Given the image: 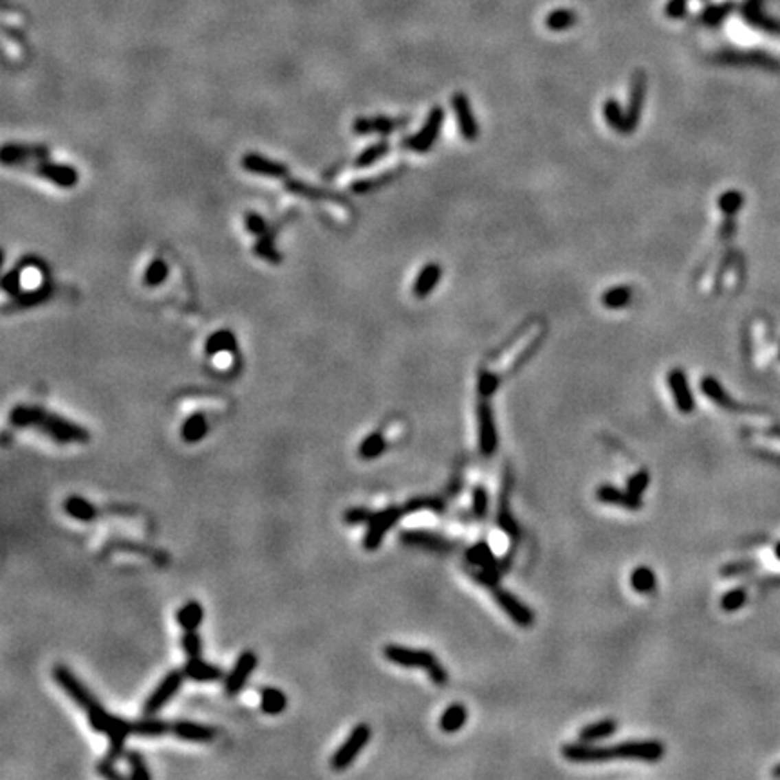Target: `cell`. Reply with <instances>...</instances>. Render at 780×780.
I'll return each mask as SVG.
<instances>
[{
	"mask_svg": "<svg viewBox=\"0 0 780 780\" xmlns=\"http://www.w3.org/2000/svg\"><path fill=\"white\" fill-rule=\"evenodd\" d=\"M255 253H257L258 257L264 258V260L271 262V264H278V262H280V255H278V252H276L275 246H273V241L271 237H269V233L258 237L257 244H255Z\"/></svg>",
	"mask_w": 780,
	"mask_h": 780,
	"instance_id": "cell-45",
	"label": "cell"
},
{
	"mask_svg": "<svg viewBox=\"0 0 780 780\" xmlns=\"http://www.w3.org/2000/svg\"><path fill=\"white\" fill-rule=\"evenodd\" d=\"M34 174L40 175L47 179L49 183L62 186V188H73L78 183V170L73 166L67 165H58V163H51V161L42 159L38 165L34 166Z\"/></svg>",
	"mask_w": 780,
	"mask_h": 780,
	"instance_id": "cell-13",
	"label": "cell"
},
{
	"mask_svg": "<svg viewBox=\"0 0 780 780\" xmlns=\"http://www.w3.org/2000/svg\"><path fill=\"white\" fill-rule=\"evenodd\" d=\"M577 24V15L569 10H555L546 16V27L551 31H566Z\"/></svg>",
	"mask_w": 780,
	"mask_h": 780,
	"instance_id": "cell-40",
	"label": "cell"
},
{
	"mask_svg": "<svg viewBox=\"0 0 780 780\" xmlns=\"http://www.w3.org/2000/svg\"><path fill=\"white\" fill-rule=\"evenodd\" d=\"M597 499L603 504H614L620 506L623 509H630V511H638L643 508V500L641 495H636L632 491H623L620 488L611 484H603L597 490Z\"/></svg>",
	"mask_w": 780,
	"mask_h": 780,
	"instance_id": "cell-16",
	"label": "cell"
},
{
	"mask_svg": "<svg viewBox=\"0 0 780 780\" xmlns=\"http://www.w3.org/2000/svg\"><path fill=\"white\" fill-rule=\"evenodd\" d=\"M499 526L502 531H506V535H509V537H517L519 535V526H517V522H515V519L511 517V513H509L508 509V502H504V497H502V500H500V509H499Z\"/></svg>",
	"mask_w": 780,
	"mask_h": 780,
	"instance_id": "cell-48",
	"label": "cell"
},
{
	"mask_svg": "<svg viewBox=\"0 0 780 780\" xmlns=\"http://www.w3.org/2000/svg\"><path fill=\"white\" fill-rule=\"evenodd\" d=\"M287 708L286 693L275 687H266L260 690V710L266 715H278Z\"/></svg>",
	"mask_w": 780,
	"mask_h": 780,
	"instance_id": "cell-30",
	"label": "cell"
},
{
	"mask_svg": "<svg viewBox=\"0 0 780 780\" xmlns=\"http://www.w3.org/2000/svg\"><path fill=\"white\" fill-rule=\"evenodd\" d=\"M22 278H24V275L20 271L8 273V275L4 276V280H2V286H4L5 293H10V295L19 293L20 286H22Z\"/></svg>",
	"mask_w": 780,
	"mask_h": 780,
	"instance_id": "cell-54",
	"label": "cell"
},
{
	"mask_svg": "<svg viewBox=\"0 0 780 780\" xmlns=\"http://www.w3.org/2000/svg\"><path fill=\"white\" fill-rule=\"evenodd\" d=\"M388 152V145L385 143V141H381V143H376V145H370L368 148H365L361 154L356 157V166H359V168H365V166H370L374 165L376 161H379L383 157V155L387 154Z\"/></svg>",
	"mask_w": 780,
	"mask_h": 780,
	"instance_id": "cell-43",
	"label": "cell"
},
{
	"mask_svg": "<svg viewBox=\"0 0 780 780\" xmlns=\"http://www.w3.org/2000/svg\"><path fill=\"white\" fill-rule=\"evenodd\" d=\"M452 103H454V111H456L457 125H459L460 136L465 137V140H468V141L477 140V136H479V125H477V122H475L473 112H471L468 98L459 92V94H456V96L452 98Z\"/></svg>",
	"mask_w": 780,
	"mask_h": 780,
	"instance_id": "cell-19",
	"label": "cell"
},
{
	"mask_svg": "<svg viewBox=\"0 0 780 780\" xmlns=\"http://www.w3.org/2000/svg\"><path fill=\"white\" fill-rule=\"evenodd\" d=\"M687 5H689V0H670L665 11L669 16H681L687 11Z\"/></svg>",
	"mask_w": 780,
	"mask_h": 780,
	"instance_id": "cell-56",
	"label": "cell"
},
{
	"mask_svg": "<svg viewBox=\"0 0 780 780\" xmlns=\"http://www.w3.org/2000/svg\"><path fill=\"white\" fill-rule=\"evenodd\" d=\"M775 555H777V558H780V544L775 548Z\"/></svg>",
	"mask_w": 780,
	"mask_h": 780,
	"instance_id": "cell-58",
	"label": "cell"
},
{
	"mask_svg": "<svg viewBox=\"0 0 780 780\" xmlns=\"http://www.w3.org/2000/svg\"><path fill=\"white\" fill-rule=\"evenodd\" d=\"M403 515H405V508H398V506H390V508H385L381 511H376L372 515V519L368 520L367 524V533L364 537V548L367 551H376L381 546L383 538H385L388 529L394 528Z\"/></svg>",
	"mask_w": 780,
	"mask_h": 780,
	"instance_id": "cell-6",
	"label": "cell"
},
{
	"mask_svg": "<svg viewBox=\"0 0 780 780\" xmlns=\"http://www.w3.org/2000/svg\"><path fill=\"white\" fill-rule=\"evenodd\" d=\"M649 484H650V475L645 470L630 475L629 479H627V490L632 491V493L636 495L643 493V491L649 488Z\"/></svg>",
	"mask_w": 780,
	"mask_h": 780,
	"instance_id": "cell-51",
	"label": "cell"
},
{
	"mask_svg": "<svg viewBox=\"0 0 780 780\" xmlns=\"http://www.w3.org/2000/svg\"><path fill=\"white\" fill-rule=\"evenodd\" d=\"M773 775H777V777L780 775V766H779V768H775V771H773Z\"/></svg>",
	"mask_w": 780,
	"mask_h": 780,
	"instance_id": "cell-59",
	"label": "cell"
},
{
	"mask_svg": "<svg viewBox=\"0 0 780 780\" xmlns=\"http://www.w3.org/2000/svg\"><path fill=\"white\" fill-rule=\"evenodd\" d=\"M10 423L16 428H34L58 445L87 443L91 439L87 428L80 427L58 414L47 412L40 407L19 405L10 412Z\"/></svg>",
	"mask_w": 780,
	"mask_h": 780,
	"instance_id": "cell-1",
	"label": "cell"
},
{
	"mask_svg": "<svg viewBox=\"0 0 780 780\" xmlns=\"http://www.w3.org/2000/svg\"><path fill=\"white\" fill-rule=\"evenodd\" d=\"M499 387V376L491 370H482L479 376V394L482 398H491Z\"/></svg>",
	"mask_w": 780,
	"mask_h": 780,
	"instance_id": "cell-49",
	"label": "cell"
},
{
	"mask_svg": "<svg viewBox=\"0 0 780 780\" xmlns=\"http://www.w3.org/2000/svg\"><path fill=\"white\" fill-rule=\"evenodd\" d=\"M387 450V441L381 432H372L358 446V456L365 460H372Z\"/></svg>",
	"mask_w": 780,
	"mask_h": 780,
	"instance_id": "cell-34",
	"label": "cell"
},
{
	"mask_svg": "<svg viewBox=\"0 0 780 780\" xmlns=\"http://www.w3.org/2000/svg\"><path fill=\"white\" fill-rule=\"evenodd\" d=\"M258 665V658L252 650H244L243 654L238 656L233 669L230 673L224 678V690L228 695H237L241 690L246 687L247 679L252 678V673L255 672Z\"/></svg>",
	"mask_w": 780,
	"mask_h": 780,
	"instance_id": "cell-9",
	"label": "cell"
},
{
	"mask_svg": "<svg viewBox=\"0 0 780 780\" xmlns=\"http://www.w3.org/2000/svg\"><path fill=\"white\" fill-rule=\"evenodd\" d=\"M645 74L641 71H636L632 74V82H630V96H629V107H627V126L629 132H632L638 122H640L641 107H643V98H645Z\"/></svg>",
	"mask_w": 780,
	"mask_h": 780,
	"instance_id": "cell-21",
	"label": "cell"
},
{
	"mask_svg": "<svg viewBox=\"0 0 780 780\" xmlns=\"http://www.w3.org/2000/svg\"><path fill=\"white\" fill-rule=\"evenodd\" d=\"M370 735H372V732H370V726H368V724H365V722L356 724V726L350 730L349 737L342 742V746L335 751V755L331 757L329 761L331 768L336 771L347 770V768L356 761V757L364 751V748L367 746L368 741H370Z\"/></svg>",
	"mask_w": 780,
	"mask_h": 780,
	"instance_id": "cell-5",
	"label": "cell"
},
{
	"mask_svg": "<svg viewBox=\"0 0 780 780\" xmlns=\"http://www.w3.org/2000/svg\"><path fill=\"white\" fill-rule=\"evenodd\" d=\"M632 300V289L629 286H616L601 295V304L607 309H621L627 307Z\"/></svg>",
	"mask_w": 780,
	"mask_h": 780,
	"instance_id": "cell-36",
	"label": "cell"
},
{
	"mask_svg": "<svg viewBox=\"0 0 780 780\" xmlns=\"http://www.w3.org/2000/svg\"><path fill=\"white\" fill-rule=\"evenodd\" d=\"M401 120H390V118H372V120H368V118H358L356 122H354L353 129L356 134H361V136H365V134H390V132H394L396 129H398L399 125H401Z\"/></svg>",
	"mask_w": 780,
	"mask_h": 780,
	"instance_id": "cell-23",
	"label": "cell"
},
{
	"mask_svg": "<svg viewBox=\"0 0 780 780\" xmlns=\"http://www.w3.org/2000/svg\"><path fill=\"white\" fill-rule=\"evenodd\" d=\"M441 266L439 264H427L423 267L419 275H417L416 282H414L412 293L417 298H427L432 291L436 289V286L441 280Z\"/></svg>",
	"mask_w": 780,
	"mask_h": 780,
	"instance_id": "cell-24",
	"label": "cell"
},
{
	"mask_svg": "<svg viewBox=\"0 0 780 780\" xmlns=\"http://www.w3.org/2000/svg\"><path fill=\"white\" fill-rule=\"evenodd\" d=\"M96 771L102 777H105V779H123L122 773L116 770V761H112V759H109V757H107V759H103V761L98 762Z\"/></svg>",
	"mask_w": 780,
	"mask_h": 780,
	"instance_id": "cell-53",
	"label": "cell"
},
{
	"mask_svg": "<svg viewBox=\"0 0 780 780\" xmlns=\"http://www.w3.org/2000/svg\"><path fill=\"white\" fill-rule=\"evenodd\" d=\"M616 730H618V722H616L614 719H603V721L592 722V724H587L586 728H581L580 741L581 742L601 741V739H605V737H611Z\"/></svg>",
	"mask_w": 780,
	"mask_h": 780,
	"instance_id": "cell-32",
	"label": "cell"
},
{
	"mask_svg": "<svg viewBox=\"0 0 780 780\" xmlns=\"http://www.w3.org/2000/svg\"><path fill=\"white\" fill-rule=\"evenodd\" d=\"M175 620H177V625L183 630H197V627L204 620L203 605L195 600L186 601L179 611L175 612Z\"/></svg>",
	"mask_w": 780,
	"mask_h": 780,
	"instance_id": "cell-27",
	"label": "cell"
},
{
	"mask_svg": "<svg viewBox=\"0 0 780 780\" xmlns=\"http://www.w3.org/2000/svg\"><path fill=\"white\" fill-rule=\"evenodd\" d=\"M562 755L571 762H603L612 759L658 762L663 759L665 746L659 741H629L614 746H589V742L567 744Z\"/></svg>",
	"mask_w": 780,
	"mask_h": 780,
	"instance_id": "cell-2",
	"label": "cell"
},
{
	"mask_svg": "<svg viewBox=\"0 0 780 780\" xmlns=\"http://www.w3.org/2000/svg\"><path fill=\"white\" fill-rule=\"evenodd\" d=\"M132 733L140 737H161L166 733H172V721H163V719H154L152 715H145V719L132 721Z\"/></svg>",
	"mask_w": 780,
	"mask_h": 780,
	"instance_id": "cell-26",
	"label": "cell"
},
{
	"mask_svg": "<svg viewBox=\"0 0 780 780\" xmlns=\"http://www.w3.org/2000/svg\"><path fill=\"white\" fill-rule=\"evenodd\" d=\"M170 267L163 258H154V260L146 266L145 275H143V284L146 287H157L168 278Z\"/></svg>",
	"mask_w": 780,
	"mask_h": 780,
	"instance_id": "cell-37",
	"label": "cell"
},
{
	"mask_svg": "<svg viewBox=\"0 0 780 780\" xmlns=\"http://www.w3.org/2000/svg\"><path fill=\"white\" fill-rule=\"evenodd\" d=\"M126 764H129V777L134 780H151L152 773L146 768L145 757L141 755L137 750L125 751Z\"/></svg>",
	"mask_w": 780,
	"mask_h": 780,
	"instance_id": "cell-39",
	"label": "cell"
},
{
	"mask_svg": "<svg viewBox=\"0 0 780 780\" xmlns=\"http://www.w3.org/2000/svg\"><path fill=\"white\" fill-rule=\"evenodd\" d=\"M53 679L54 683L58 684L63 692L67 693L69 699H73L78 706L82 708L83 712H87L89 708L94 703H98V699L92 695L91 690L76 678V673L73 670H69L63 665H54L53 669Z\"/></svg>",
	"mask_w": 780,
	"mask_h": 780,
	"instance_id": "cell-7",
	"label": "cell"
},
{
	"mask_svg": "<svg viewBox=\"0 0 780 780\" xmlns=\"http://www.w3.org/2000/svg\"><path fill=\"white\" fill-rule=\"evenodd\" d=\"M383 656L390 663L405 667V669H423L428 673V678H430V681L434 684L443 687V684L448 683V672L443 669L439 659L432 654V652H428V650H417L392 643L383 647Z\"/></svg>",
	"mask_w": 780,
	"mask_h": 780,
	"instance_id": "cell-4",
	"label": "cell"
},
{
	"mask_svg": "<svg viewBox=\"0 0 780 780\" xmlns=\"http://www.w3.org/2000/svg\"><path fill=\"white\" fill-rule=\"evenodd\" d=\"M603 116H605V122L609 123L616 132H629V126H627V116H623L621 107L618 105L616 100H607L605 105H603Z\"/></svg>",
	"mask_w": 780,
	"mask_h": 780,
	"instance_id": "cell-41",
	"label": "cell"
},
{
	"mask_svg": "<svg viewBox=\"0 0 780 780\" xmlns=\"http://www.w3.org/2000/svg\"><path fill=\"white\" fill-rule=\"evenodd\" d=\"M466 558L471 564H475V566H480L482 569H495L497 567V564H495L497 560H495L493 553H491L490 546L486 542H479L471 546L468 549V553H466Z\"/></svg>",
	"mask_w": 780,
	"mask_h": 780,
	"instance_id": "cell-38",
	"label": "cell"
},
{
	"mask_svg": "<svg viewBox=\"0 0 780 780\" xmlns=\"http://www.w3.org/2000/svg\"><path fill=\"white\" fill-rule=\"evenodd\" d=\"M85 713H87L89 726L96 733H105L109 737V759L118 762L122 757H125V742L126 737L132 735V721L107 712L100 701L92 704Z\"/></svg>",
	"mask_w": 780,
	"mask_h": 780,
	"instance_id": "cell-3",
	"label": "cell"
},
{
	"mask_svg": "<svg viewBox=\"0 0 780 780\" xmlns=\"http://www.w3.org/2000/svg\"><path fill=\"white\" fill-rule=\"evenodd\" d=\"M172 735L186 742H212L215 739V730L206 724L194 721H175L172 722Z\"/></svg>",
	"mask_w": 780,
	"mask_h": 780,
	"instance_id": "cell-20",
	"label": "cell"
},
{
	"mask_svg": "<svg viewBox=\"0 0 780 780\" xmlns=\"http://www.w3.org/2000/svg\"><path fill=\"white\" fill-rule=\"evenodd\" d=\"M721 210H724L726 214H733V212H737V210L741 208V195L735 194V192H730V194L722 195L721 197Z\"/></svg>",
	"mask_w": 780,
	"mask_h": 780,
	"instance_id": "cell-55",
	"label": "cell"
},
{
	"mask_svg": "<svg viewBox=\"0 0 780 780\" xmlns=\"http://www.w3.org/2000/svg\"><path fill=\"white\" fill-rule=\"evenodd\" d=\"M244 224H246L247 232L257 235V237H262V235L267 233V223L258 214H253V212L247 214L246 219H244Z\"/></svg>",
	"mask_w": 780,
	"mask_h": 780,
	"instance_id": "cell-52",
	"label": "cell"
},
{
	"mask_svg": "<svg viewBox=\"0 0 780 780\" xmlns=\"http://www.w3.org/2000/svg\"><path fill=\"white\" fill-rule=\"evenodd\" d=\"M443 120H445V112H443V109L437 107V109H434V111H430L427 123L423 125L421 131L417 132L416 136H412L410 140L407 141L408 148H410V151H414V152L430 151L432 145H434V141H436L437 136H439Z\"/></svg>",
	"mask_w": 780,
	"mask_h": 780,
	"instance_id": "cell-12",
	"label": "cell"
},
{
	"mask_svg": "<svg viewBox=\"0 0 780 780\" xmlns=\"http://www.w3.org/2000/svg\"><path fill=\"white\" fill-rule=\"evenodd\" d=\"M235 347H237V339H235L233 333L223 329L214 333V335L206 339V344H204V353L208 354V356H217V354L233 353Z\"/></svg>",
	"mask_w": 780,
	"mask_h": 780,
	"instance_id": "cell-31",
	"label": "cell"
},
{
	"mask_svg": "<svg viewBox=\"0 0 780 780\" xmlns=\"http://www.w3.org/2000/svg\"><path fill=\"white\" fill-rule=\"evenodd\" d=\"M63 511L73 517V519L80 520V522H92L98 517V509L94 508L92 502L87 499H83L80 495H71L63 502Z\"/></svg>",
	"mask_w": 780,
	"mask_h": 780,
	"instance_id": "cell-25",
	"label": "cell"
},
{
	"mask_svg": "<svg viewBox=\"0 0 780 780\" xmlns=\"http://www.w3.org/2000/svg\"><path fill=\"white\" fill-rule=\"evenodd\" d=\"M466 719H468V712H466L465 704L454 703L443 712L441 719H439V728L445 733H456L465 726Z\"/></svg>",
	"mask_w": 780,
	"mask_h": 780,
	"instance_id": "cell-29",
	"label": "cell"
},
{
	"mask_svg": "<svg viewBox=\"0 0 780 780\" xmlns=\"http://www.w3.org/2000/svg\"><path fill=\"white\" fill-rule=\"evenodd\" d=\"M206 434H208V421H206V416L201 412H195L186 417L183 427H181V437H183L184 443H190V445L199 443L201 439H204Z\"/></svg>",
	"mask_w": 780,
	"mask_h": 780,
	"instance_id": "cell-28",
	"label": "cell"
},
{
	"mask_svg": "<svg viewBox=\"0 0 780 780\" xmlns=\"http://www.w3.org/2000/svg\"><path fill=\"white\" fill-rule=\"evenodd\" d=\"M403 508H405V513H414V511H423V509L441 513L445 509V504H443V500L436 499V497H417V499L408 500Z\"/></svg>",
	"mask_w": 780,
	"mask_h": 780,
	"instance_id": "cell-42",
	"label": "cell"
},
{
	"mask_svg": "<svg viewBox=\"0 0 780 780\" xmlns=\"http://www.w3.org/2000/svg\"><path fill=\"white\" fill-rule=\"evenodd\" d=\"M184 676L195 683H215L219 679L224 678L223 669H219L217 665L204 661L201 656L197 658H186L183 669Z\"/></svg>",
	"mask_w": 780,
	"mask_h": 780,
	"instance_id": "cell-18",
	"label": "cell"
},
{
	"mask_svg": "<svg viewBox=\"0 0 780 780\" xmlns=\"http://www.w3.org/2000/svg\"><path fill=\"white\" fill-rule=\"evenodd\" d=\"M753 567V564L750 562H744V564H732V566H728L722 569V575H733V572H742L746 571V569H751Z\"/></svg>",
	"mask_w": 780,
	"mask_h": 780,
	"instance_id": "cell-57",
	"label": "cell"
},
{
	"mask_svg": "<svg viewBox=\"0 0 780 780\" xmlns=\"http://www.w3.org/2000/svg\"><path fill=\"white\" fill-rule=\"evenodd\" d=\"M669 387L672 392L673 403L678 407L679 412L690 414L695 408V401L690 392L689 381H687V374L681 368H672L669 372Z\"/></svg>",
	"mask_w": 780,
	"mask_h": 780,
	"instance_id": "cell-15",
	"label": "cell"
},
{
	"mask_svg": "<svg viewBox=\"0 0 780 780\" xmlns=\"http://www.w3.org/2000/svg\"><path fill=\"white\" fill-rule=\"evenodd\" d=\"M630 587L640 594H652L658 587L654 571L645 566L636 567L634 571L630 572Z\"/></svg>",
	"mask_w": 780,
	"mask_h": 780,
	"instance_id": "cell-33",
	"label": "cell"
},
{
	"mask_svg": "<svg viewBox=\"0 0 780 780\" xmlns=\"http://www.w3.org/2000/svg\"><path fill=\"white\" fill-rule=\"evenodd\" d=\"M184 678L186 676H184L183 670H170L165 678L161 679V683L155 687L154 692L146 698L145 704H143V713L145 715H155V713L159 712L161 708L165 706L175 693L179 692Z\"/></svg>",
	"mask_w": 780,
	"mask_h": 780,
	"instance_id": "cell-8",
	"label": "cell"
},
{
	"mask_svg": "<svg viewBox=\"0 0 780 780\" xmlns=\"http://www.w3.org/2000/svg\"><path fill=\"white\" fill-rule=\"evenodd\" d=\"M241 165H243V168L246 170V172H249V174L262 175V177L282 179V177H286V175H287V166L286 165H282V163H278V161L269 159V157H266V155L253 154V152H252V154L243 155V161H241Z\"/></svg>",
	"mask_w": 780,
	"mask_h": 780,
	"instance_id": "cell-14",
	"label": "cell"
},
{
	"mask_svg": "<svg viewBox=\"0 0 780 780\" xmlns=\"http://www.w3.org/2000/svg\"><path fill=\"white\" fill-rule=\"evenodd\" d=\"M744 601H746V589L737 587V589L728 591L726 594L721 598V609L726 612H733L737 611V609H741V607L744 605Z\"/></svg>",
	"mask_w": 780,
	"mask_h": 780,
	"instance_id": "cell-46",
	"label": "cell"
},
{
	"mask_svg": "<svg viewBox=\"0 0 780 780\" xmlns=\"http://www.w3.org/2000/svg\"><path fill=\"white\" fill-rule=\"evenodd\" d=\"M471 506H473V513L477 519H482L488 513V506H490V497L486 491L484 486H475L473 493H471Z\"/></svg>",
	"mask_w": 780,
	"mask_h": 780,
	"instance_id": "cell-47",
	"label": "cell"
},
{
	"mask_svg": "<svg viewBox=\"0 0 780 780\" xmlns=\"http://www.w3.org/2000/svg\"><path fill=\"white\" fill-rule=\"evenodd\" d=\"M47 152L40 146H20V145H5L2 151V161L5 165H24L31 159H44Z\"/></svg>",
	"mask_w": 780,
	"mask_h": 780,
	"instance_id": "cell-22",
	"label": "cell"
},
{
	"mask_svg": "<svg viewBox=\"0 0 780 780\" xmlns=\"http://www.w3.org/2000/svg\"><path fill=\"white\" fill-rule=\"evenodd\" d=\"M399 540L407 546H416V548H425L430 551L446 553L452 551L454 544L450 540L443 538L441 535L428 533V531H417V529H408L399 533Z\"/></svg>",
	"mask_w": 780,
	"mask_h": 780,
	"instance_id": "cell-17",
	"label": "cell"
},
{
	"mask_svg": "<svg viewBox=\"0 0 780 780\" xmlns=\"http://www.w3.org/2000/svg\"><path fill=\"white\" fill-rule=\"evenodd\" d=\"M181 649L186 654V658H197V656H201V650H203L201 636L195 630H184L183 638H181Z\"/></svg>",
	"mask_w": 780,
	"mask_h": 780,
	"instance_id": "cell-44",
	"label": "cell"
},
{
	"mask_svg": "<svg viewBox=\"0 0 780 780\" xmlns=\"http://www.w3.org/2000/svg\"><path fill=\"white\" fill-rule=\"evenodd\" d=\"M477 417H479V446L482 456L491 457L497 452V445H499V436H497V427H495L493 419V410L486 401L479 405L477 410Z\"/></svg>",
	"mask_w": 780,
	"mask_h": 780,
	"instance_id": "cell-11",
	"label": "cell"
},
{
	"mask_svg": "<svg viewBox=\"0 0 780 780\" xmlns=\"http://www.w3.org/2000/svg\"><path fill=\"white\" fill-rule=\"evenodd\" d=\"M491 592H493V598L497 600V603L500 605V609H502V611H504L506 614H508L509 618H511V620L517 623V625H519V627H531V625H533L535 614L529 611L528 607L524 605L519 598H515L511 592L506 591V589H502V587H499V586L491 587Z\"/></svg>",
	"mask_w": 780,
	"mask_h": 780,
	"instance_id": "cell-10",
	"label": "cell"
},
{
	"mask_svg": "<svg viewBox=\"0 0 780 780\" xmlns=\"http://www.w3.org/2000/svg\"><path fill=\"white\" fill-rule=\"evenodd\" d=\"M701 388H703V394L704 396H708V398L712 399V401H715L719 405V407H724V408H730V410H741V407H737L735 403L732 401V399L728 398L726 392H724V388L719 385L717 381L713 378H704L703 381H701Z\"/></svg>",
	"mask_w": 780,
	"mask_h": 780,
	"instance_id": "cell-35",
	"label": "cell"
},
{
	"mask_svg": "<svg viewBox=\"0 0 780 780\" xmlns=\"http://www.w3.org/2000/svg\"><path fill=\"white\" fill-rule=\"evenodd\" d=\"M372 515L374 511H370V509L356 506V508H350L345 511L344 522L347 526H361V524H368V520L372 519Z\"/></svg>",
	"mask_w": 780,
	"mask_h": 780,
	"instance_id": "cell-50",
	"label": "cell"
}]
</instances>
